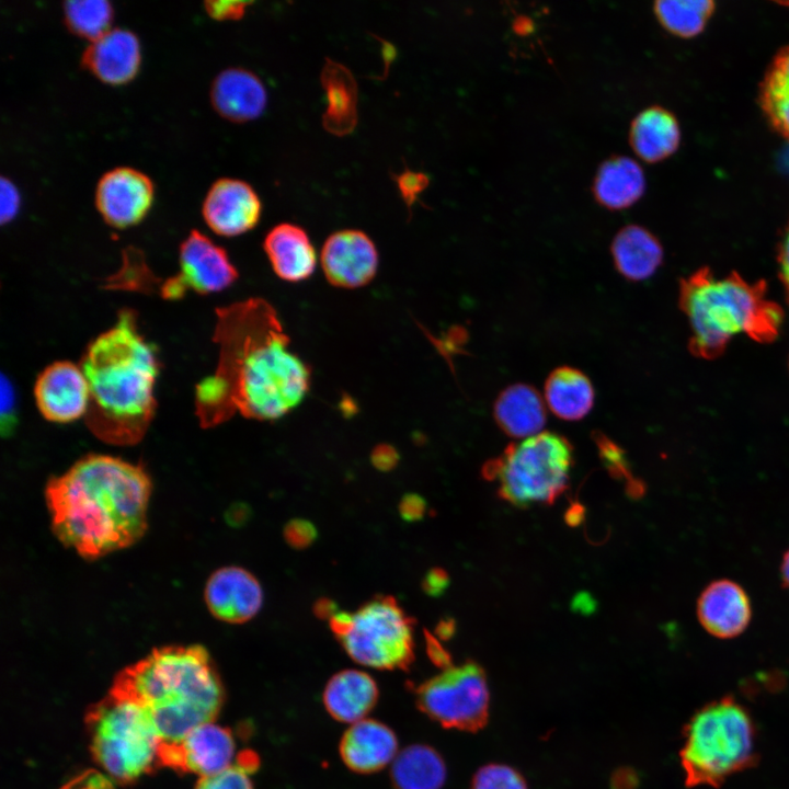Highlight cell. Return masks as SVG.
Returning <instances> with one entry per match:
<instances>
[{"label":"cell","instance_id":"cell-1","mask_svg":"<svg viewBox=\"0 0 789 789\" xmlns=\"http://www.w3.org/2000/svg\"><path fill=\"white\" fill-rule=\"evenodd\" d=\"M215 373L195 388V413L204 428L236 412L258 421L277 420L295 409L310 388L309 366L289 350L290 340L273 306L250 298L216 310Z\"/></svg>","mask_w":789,"mask_h":789},{"label":"cell","instance_id":"cell-2","mask_svg":"<svg viewBox=\"0 0 789 789\" xmlns=\"http://www.w3.org/2000/svg\"><path fill=\"white\" fill-rule=\"evenodd\" d=\"M151 489L142 466L87 455L46 483L52 530L87 560L130 547L146 533Z\"/></svg>","mask_w":789,"mask_h":789},{"label":"cell","instance_id":"cell-3","mask_svg":"<svg viewBox=\"0 0 789 789\" xmlns=\"http://www.w3.org/2000/svg\"><path fill=\"white\" fill-rule=\"evenodd\" d=\"M80 367L90 391L89 430L107 444L139 443L157 408L159 361L133 310L122 309L115 324L88 344Z\"/></svg>","mask_w":789,"mask_h":789},{"label":"cell","instance_id":"cell-4","mask_svg":"<svg viewBox=\"0 0 789 789\" xmlns=\"http://www.w3.org/2000/svg\"><path fill=\"white\" fill-rule=\"evenodd\" d=\"M111 693L150 712L161 746L176 744L197 727L214 722L224 702L219 675L199 644L153 649L116 675Z\"/></svg>","mask_w":789,"mask_h":789},{"label":"cell","instance_id":"cell-5","mask_svg":"<svg viewBox=\"0 0 789 789\" xmlns=\"http://www.w3.org/2000/svg\"><path fill=\"white\" fill-rule=\"evenodd\" d=\"M678 306L690 329L688 348L702 359L719 357L740 333L757 343L774 342L785 317L768 298L764 279L748 282L737 272L717 276L709 267L681 279Z\"/></svg>","mask_w":789,"mask_h":789},{"label":"cell","instance_id":"cell-6","mask_svg":"<svg viewBox=\"0 0 789 789\" xmlns=\"http://www.w3.org/2000/svg\"><path fill=\"white\" fill-rule=\"evenodd\" d=\"M688 786H719L754 762V727L730 697L700 709L687 725L681 752Z\"/></svg>","mask_w":789,"mask_h":789},{"label":"cell","instance_id":"cell-7","mask_svg":"<svg viewBox=\"0 0 789 789\" xmlns=\"http://www.w3.org/2000/svg\"><path fill=\"white\" fill-rule=\"evenodd\" d=\"M91 752L119 782H132L160 766L161 739L150 712L137 701L113 694L87 714Z\"/></svg>","mask_w":789,"mask_h":789},{"label":"cell","instance_id":"cell-8","mask_svg":"<svg viewBox=\"0 0 789 789\" xmlns=\"http://www.w3.org/2000/svg\"><path fill=\"white\" fill-rule=\"evenodd\" d=\"M573 465L570 442L552 432L511 444L483 466L484 478L499 483L500 498L516 507L552 504L568 488Z\"/></svg>","mask_w":789,"mask_h":789},{"label":"cell","instance_id":"cell-9","mask_svg":"<svg viewBox=\"0 0 789 789\" xmlns=\"http://www.w3.org/2000/svg\"><path fill=\"white\" fill-rule=\"evenodd\" d=\"M413 625L392 596H376L355 613H339L330 622L346 653L377 670H405L412 663Z\"/></svg>","mask_w":789,"mask_h":789},{"label":"cell","instance_id":"cell-10","mask_svg":"<svg viewBox=\"0 0 789 789\" xmlns=\"http://www.w3.org/2000/svg\"><path fill=\"white\" fill-rule=\"evenodd\" d=\"M416 701L423 712L445 727L477 728L488 709L485 677L474 663L447 666L416 688Z\"/></svg>","mask_w":789,"mask_h":789},{"label":"cell","instance_id":"cell-11","mask_svg":"<svg viewBox=\"0 0 789 789\" xmlns=\"http://www.w3.org/2000/svg\"><path fill=\"white\" fill-rule=\"evenodd\" d=\"M180 271L160 287L164 299H180L188 290L211 294L231 286L238 271L227 252L197 230H192L180 245Z\"/></svg>","mask_w":789,"mask_h":789},{"label":"cell","instance_id":"cell-12","mask_svg":"<svg viewBox=\"0 0 789 789\" xmlns=\"http://www.w3.org/2000/svg\"><path fill=\"white\" fill-rule=\"evenodd\" d=\"M236 743L229 729L209 722L181 742L160 747V766L207 777L233 765Z\"/></svg>","mask_w":789,"mask_h":789},{"label":"cell","instance_id":"cell-13","mask_svg":"<svg viewBox=\"0 0 789 789\" xmlns=\"http://www.w3.org/2000/svg\"><path fill=\"white\" fill-rule=\"evenodd\" d=\"M153 194V184L145 173L119 167L100 178L95 206L107 225L125 229L145 218L152 205Z\"/></svg>","mask_w":789,"mask_h":789},{"label":"cell","instance_id":"cell-14","mask_svg":"<svg viewBox=\"0 0 789 789\" xmlns=\"http://www.w3.org/2000/svg\"><path fill=\"white\" fill-rule=\"evenodd\" d=\"M34 399L39 413L49 422L64 424L84 418L90 391L81 367L68 361L46 366L35 380Z\"/></svg>","mask_w":789,"mask_h":789},{"label":"cell","instance_id":"cell-15","mask_svg":"<svg viewBox=\"0 0 789 789\" xmlns=\"http://www.w3.org/2000/svg\"><path fill=\"white\" fill-rule=\"evenodd\" d=\"M320 262L325 278L340 288L367 285L378 270V251L371 239L356 229L339 230L323 243Z\"/></svg>","mask_w":789,"mask_h":789},{"label":"cell","instance_id":"cell-16","mask_svg":"<svg viewBox=\"0 0 789 789\" xmlns=\"http://www.w3.org/2000/svg\"><path fill=\"white\" fill-rule=\"evenodd\" d=\"M261 211V201L252 186L231 178L215 181L202 206L206 225L222 237H236L253 229Z\"/></svg>","mask_w":789,"mask_h":789},{"label":"cell","instance_id":"cell-17","mask_svg":"<svg viewBox=\"0 0 789 789\" xmlns=\"http://www.w3.org/2000/svg\"><path fill=\"white\" fill-rule=\"evenodd\" d=\"M204 598L208 610L218 620L242 624L261 609L263 592L251 572L231 565L220 568L209 576Z\"/></svg>","mask_w":789,"mask_h":789},{"label":"cell","instance_id":"cell-18","mask_svg":"<svg viewBox=\"0 0 789 789\" xmlns=\"http://www.w3.org/2000/svg\"><path fill=\"white\" fill-rule=\"evenodd\" d=\"M696 613L701 627L719 639H732L745 631L752 619V604L736 582L720 579L700 593Z\"/></svg>","mask_w":789,"mask_h":789},{"label":"cell","instance_id":"cell-19","mask_svg":"<svg viewBox=\"0 0 789 789\" xmlns=\"http://www.w3.org/2000/svg\"><path fill=\"white\" fill-rule=\"evenodd\" d=\"M141 60L137 36L124 28H110L84 49L81 64L104 83L121 85L135 78Z\"/></svg>","mask_w":789,"mask_h":789},{"label":"cell","instance_id":"cell-20","mask_svg":"<svg viewBox=\"0 0 789 789\" xmlns=\"http://www.w3.org/2000/svg\"><path fill=\"white\" fill-rule=\"evenodd\" d=\"M215 111L233 123L259 117L266 107L267 93L261 79L243 68H228L219 72L210 88Z\"/></svg>","mask_w":789,"mask_h":789},{"label":"cell","instance_id":"cell-21","mask_svg":"<svg viewBox=\"0 0 789 789\" xmlns=\"http://www.w3.org/2000/svg\"><path fill=\"white\" fill-rule=\"evenodd\" d=\"M340 753L344 764L356 773L369 774L382 769L398 755V740L386 724L363 719L343 734Z\"/></svg>","mask_w":789,"mask_h":789},{"label":"cell","instance_id":"cell-22","mask_svg":"<svg viewBox=\"0 0 789 789\" xmlns=\"http://www.w3.org/2000/svg\"><path fill=\"white\" fill-rule=\"evenodd\" d=\"M263 249L283 281L298 283L315 271L317 254L307 232L294 224H279L265 236Z\"/></svg>","mask_w":789,"mask_h":789},{"label":"cell","instance_id":"cell-23","mask_svg":"<svg viewBox=\"0 0 789 789\" xmlns=\"http://www.w3.org/2000/svg\"><path fill=\"white\" fill-rule=\"evenodd\" d=\"M493 418L510 437L525 439L535 436L542 432L547 421L544 397L530 385H511L496 397Z\"/></svg>","mask_w":789,"mask_h":789},{"label":"cell","instance_id":"cell-24","mask_svg":"<svg viewBox=\"0 0 789 789\" xmlns=\"http://www.w3.org/2000/svg\"><path fill=\"white\" fill-rule=\"evenodd\" d=\"M645 190L640 164L626 156H613L597 169L592 192L595 201L609 210H622L636 204Z\"/></svg>","mask_w":789,"mask_h":789},{"label":"cell","instance_id":"cell-25","mask_svg":"<svg viewBox=\"0 0 789 789\" xmlns=\"http://www.w3.org/2000/svg\"><path fill=\"white\" fill-rule=\"evenodd\" d=\"M378 699L376 682L365 672L345 670L328 682L323 702L328 712L341 722L355 723L366 719Z\"/></svg>","mask_w":789,"mask_h":789},{"label":"cell","instance_id":"cell-26","mask_svg":"<svg viewBox=\"0 0 789 789\" xmlns=\"http://www.w3.org/2000/svg\"><path fill=\"white\" fill-rule=\"evenodd\" d=\"M610 251L617 272L632 282L650 278L663 261L658 238L638 225L621 228L613 239Z\"/></svg>","mask_w":789,"mask_h":789},{"label":"cell","instance_id":"cell-27","mask_svg":"<svg viewBox=\"0 0 789 789\" xmlns=\"http://www.w3.org/2000/svg\"><path fill=\"white\" fill-rule=\"evenodd\" d=\"M681 130L676 117L662 106L641 111L631 122L629 144L643 161L654 163L678 148Z\"/></svg>","mask_w":789,"mask_h":789},{"label":"cell","instance_id":"cell-28","mask_svg":"<svg viewBox=\"0 0 789 789\" xmlns=\"http://www.w3.org/2000/svg\"><path fill=\"white\" fill-rule=\"evenodd\" d=\"M546 407L563 421H580L592 410L595 391L580 369L562 366L553 369L544 386Z\"/></svg>","mask_w":789,"mask_h":789},{"label":"cell","instance_id":"cell-29","mask_svg":"<svg viewBox=\"0 0 789 789\" xmlns=\"http://www.w3.org/2000/svg\"><path fill=\"white\" fill-rule=\"evenodd\" d=\"M321 83L325 93L324 128L338 136L351 133L357 123V85L351 71L343 65L327 60Z\"/></svg>","mask_w":789,"mask_h":789},{"label":"cell","instance_id":"cell-30","mask_svg":"<svg viewBox=\"0 0 789 789\" xmlns=\"http://www.w3.org/2000/svg\"><path fill=\"white\" fill-rule=\"evenodd\" d=\"M391 780L396 789H442L446 767L432 747L410 745L391 763Z\"/></svg>","mask_w":789,"mask_h":789},{"label":"cell","instance_id":"cell-31","mask_svg":"<svg viewBox=\"0 0 789 789\" xmlns=\"http://www.w3.org/2000/svg\"><path fill=\"white\" fill-rule=\"evenodd\" d=\"M759 103L773 128L789 140V46L777 53L766 70Z\"/></svg>","mask_w":789,"mask_h":789},{"label":"cell","instance_id":"cell-32","mask_svg":"<svg viewBox=\"0 0 789 789\" xmlns=\"http://www.w3.org/2000/svg\"><path fill=\"white\" fill-rule=\"evenodd\" d=\"M653 10L665 30L686 38L702 31L714 10V3L708 0L656 1Z\"/></svg>","mask_w":789,"mask_h":789},{"label":"cell","instance_id":"cell-33","mask_svg":"<svg viewBox=\"0 0 789 789\" xmlns=\"http://www.w3.org/2000/svg\"><path fill=\"white\" fill-rule=\"evenodd\" d=\"M113 9L105 0H71L64 3V21L68 30L90 42L110 30Z\"/></svg>","mask_w":789,"mask_h":789},{"label":"cell","instance_id":"cell-34","mask_svg":"<svg viewBox=\"0 0 789 789\" xmlns=\"http://www.w3.org/2000/svg\"><path fill=\"white\" fill-rule=\"evenodd\" d=\"M258 765L259 761L253 753H241L230 767L202 777L195 789H254L250 774L256 769Z\"/></svg>","mask_w":789,"mask_h":789},{"label":"cell","instance_id":"cell-35","mask_svg":"<svg viewBox=\"0 0 789 789\" xmlns=\"http://www.w3.org/2000/svg\"><path fill=\"white\" fill-rule=\"evenodd\" d=\"M596 444L598 446L601 458L604 465L615 478L626 479L627 490L631 496H641L644 492L642 482L634 479L629 469V465L624 456L622 449L604 435L596 434Z\"/></svg>","mask_w":789,"mask_h":789},{"label":"cell","instance_id":"cell-36","mask_svg":"<svg viewBox=\"0 0 789 789\" xmlns=\"http://www.w3.org/2000/svg\"><path fill=\"white\" fill-rule=\"evenodd\" d=\"M472 789H527L525 781L511 767L488 765L481 768L473 779Z\"/></svg>","mask_w":789,"mask_h":789},{"label":"cell","instance_id":"cell-37","mask_svg":"<svg viewBox=\"0 0 789 789\" xmlns=\"http://www.w3.org/2000/svg\"><path fill=\"white\" fill-rule=\"evenodd\" d=\"M284 538L286 542L295 549H305L312 545L317 539L318 531L316 526L304 518H294L284 527Z\"/></svg>","mask_w":789,"mask_h":789},{"label":"cell","instance_id":"cell-38","mask_svg":"<svg viewBox=\"0 0 789 789\" xmlns=\"http://www.w3.org/2000/svg\"><path fill=\"white\" fill-rule=\"evenodd\" d=\"M426 174L405 169L396 176L397 187L408 207H411L419 195L428 185Z\"/></svg>","mask_w":789,"mask_h":789},{"label":"cell","instance_id":"cell-39","mask_svg":"<svg viewBox=\"0 0 789 789\" xmlns=\"http://www.w3.org/2000/svg\"><path fill=\"white\" fill-rule=\"evenodd\" d=\"M250 3L247 1H206L204 5L209 16L222 21L242 18Z\"/></svg>","mask_w":789,"mask_h":789},{"label":"cell","instance_id":"cell-40","mask_svg":"<svg viewBox=\"0 0 789 789\" xmlns=\"http://www.w3.org/2000/svg\"><path fill=\"white\" fill-rule=\"evenodd\" d=\"M776 258L778 277L784 287L787 304L789 305V221L781 231Z\"/></svg>","mask_w":789,"mask_h":789},{"label":"cell","instance_id":"cell-41","mask_svg":"<svg viewBox=\"0 0 789 789\" xmlns=\"http://www.w3.org/2000/svg\"><path fill=\"white\" fill-rule=\"evenodd\" d=\"M0 187L1 222L4 224L15 216L19 209L20 198L15 186L9 180L2 178Z\"/></svg>","mask_w":789,"mask_h":789},{"label":"cell","instance_id":"cell-42","mask_svg":"<svg viewBox=\"0 0 789 789\" xmlns=\"http://www.w3.org/2000/svg\"><path fill=\"white\" fill-rule=\"evenodd\" d=\"M426 512L425 500L416 493H407L399 503V513L405 522H418Z\"/></svg>","mask_w":789,"mask_h":789},{"label":"cell","instance_id":"cell-43","mask_svg":"<svg viewBox=\"0 0 789 789\" xmlns=\"http://www.w3.org/2000/svg\"><path fill=\"white\" fill-rule=\"evenodd\" d=\"M61 789H114V787L104 775L89 770L69 781Z\"/></svg>","mask_w":789,"mask_h":789},{"label":"cell","instance_id":"cell-44","mask_svg":"<svg viewBox=\"0 0 789 789\" xmlns=\"http://www.w3.org/2000/svg\"><path fill=\"white\" fill-rule=\"evenodd\" d=\"M449 585L448 573L442 568H433L426 572L422 581L423 591L430 596H441Z\"/></svg>","mask_w":789,"mask_h":789},{"label":"cell","instance_id":"cell-45","mask_svg":"<svg viewBox=\"0 0 789 789\" xmlns=\"http://www.w3.org/2000/svg\"><path fill=\"white\" fill-rule=\"evenodd\" d=\"M371 464L380 471H389L393 469L399 461L397 449L388 444L377 445L370 455Z\"/></svg>","mask_w":789,"mask_h":789},{"label":"cell","instance_id":"cell-46","mask_svg":"<svg viewBox=\"0 0 789 789\" xmlns=\"http://www.w3.org/2000/svg\"><path fill=\"white\" fill-rule=\"evenodd\" d=\"M425 639H426V648L428 651V654L433 661H435L438 664L448 665V654L446 651L441 647L438 640L434 638L428 631H425Z\"/></svg>","mask_w":789,"mask_h":789},{"label":"cell","instance_id":"cell-47","mask_svg":"<svg viewBox=\"0 0 789 789\" xmlns=\"http://www.w3.org/2000/svg\"><path fill=\"white\" fill-rule=\"evenodd\" d=\"M338 611L336 603L327 597L318 599L313 606L315 615L321 619H331Z\"/></svg>","mask_w":789,"mask_h":789},{"label":"cell","instance_id":"cell-48","mask_svg":"<svg viewBox=\"0 0 789 789\" xmlns=\"http://www.w3.org/2000/svg\"><path fill=\"white\" fill-rule=\"evenodd\" d=\"M456 630V621L450 617L441 619L436 626V633L442 639H449Z\"/></svg>","mask_w":789,"mask_h":789},{"label":"cell","instance_id":"cell-49","mask_svg":"<svg viewBox=\"0 0 789 789\" xmlns=\"http://www.w3.org/2000/svg\"><path fill=\"white\" fill-rule=\"evenodd\" d=\"M780 578L782 584L789 588V549L784 553L780 563Z\"/></svg>","mask_w":789,"mask_h":789}]
</instances>
